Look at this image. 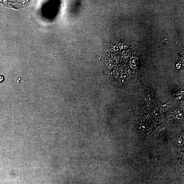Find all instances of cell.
Returning <instances> with one entry per match:
<instances>
[{
	"instance_id": "cell-1",
	"label": "cell",
	"mask_w": 184,
	"mask_h": 184,
	"mask_svg": "<svg viewBox=\"0 0 184 184\" xmlns=\"http://www.w3.org/2000/svg\"><path fill=\"white\" fill-rule=\"evenodd\" d=\"M128 43L110 39L103 43L102 68L107 81L116 88L131 86L139 80L138 58L129 51Z\"/></svg>"
}]
</instances>
